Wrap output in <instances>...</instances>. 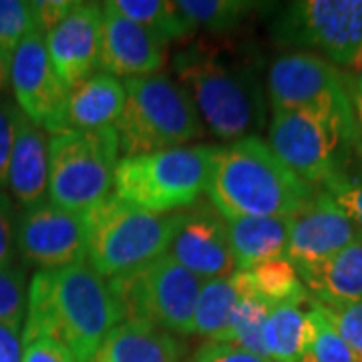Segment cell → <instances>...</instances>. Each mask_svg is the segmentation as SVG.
Segmentation results:
<instances>
[{
  "label": "cell",
  "instance_id": "6da1fadb",
  "mask_svg": "<svg viewBox=\"0 0 362 362\" xmlns=\"http://www.w3.org/2000/svg\"><path fill=\"white\" fill-rule=\"evenodd\" d=\"M123 322L109 286L89 264L35 274L26 294L23 344L40 337L63 342L75 362H90Z\"/></svg>",
  "mask_w": 362,
  "mask_h": 362
},
{
  "label": "cell",
  "instance_id": "7a4b0ae2",
  "mask_svg": "<svg viewBox=\"0 0 362 362\" xmlns=\"http://www.w3.org/2000/svg\"><path fill=\"white\" fill-rule=\"evenodd\" d=\"M206 194L226 220L294 218L316 197L256 135L211 147Z\"/></svg>",
  "mask_w": 362,
  "mask_h": 362
},
{
  "label": "cell",
  "instance_id": "3957f363",
  "mask_svg": "<svg viewBox=\"0 0 362 362\" xmlns=\"http://www.w3.org/2000/svg\"><path fill=\"white\" fill-rule=\"evenodd\" d=\"M173 69L202 123L216 137L240 141L264 125L266 99L246 63L223 57L216 47L194 45L173 59Z\"/></svg>",
  "mask_w": 362,
  "mask_h": 362
},
{
  "label": "cell",
  "instance_id": "277c9868",
  "mask_svg": "<svg viewBox=\"0 0 362 362\" xmlns=\"http://www.w3.org/2000/svg\"><path fill=\"white\" fill-rule=\"evenodd\" d=\"M83 218L89 266L111 280L163 256L177 230L180 211L153 214L111 194Z\"/></svg>",
  "mask_w": 362,
  "mask_h": 362
},
{
  "label": "cell",
  "instance_id": "5b68a950",
  "mask_svg": "<svg viewBox=\"0 0 362 362\" xmlns=\"http://www.w3.org/2000/svg\"><path fill=\"white\" fill-rule=\"evenodd\" d=\"M125 107L115 129L125 157L177 149L204 133L187 90L165 75L127 78Z\"/></svg>",
  "mask_w": 362,
  "mask_h": 362
},
{
  "label": "cell",
  "instance_id": "8992f818",
  "mask_svg": "<svg viewBox=\"0 0 362 362\" xmlns=\"http://www.w3.org/2000/svg\"><path fill=\"white\" fill-rule=\"evenodd\" d=\"M121 141L115 127L65 129L49 139L51 204L87 214L111 195Z\"/></svg>",
  "mask_w": 362,
  "mask_h": 362
},
{
  "label": "cell",
  "instance_id": "52a82bcc",
  "mask_svg": "<svg viewBox=\"0 0 362 362\" xmlns=\"http://www.w3.org/2000/svg\"><path fill=\"white\" fill-rule=\"evenodd\" d=\"M211 147H177L119 159L113 195L153 214L194 206L206 192Z\"/></svg>",
  "mask_w": 362,
  "mask_h": 362
},
{
  "label": "cell",
  "instance_id": "ba28073f",
  "mask_svg": "<svg viewBox=\"0 0 362 362\" xmlns=\"http://www.w3.org/2000/svg\"><path fill=\"white\" fill-rule=\"evenodd\" d=\"M109 290L125 320L153 324L165 332L192 334L194 310L204 280L168 254L111 278Z\"/></svg>",
  "mask_w": 362,
  "mask_h": 362
},
{
  "label": "cell",
  "instance_id": "9c48e42d",
  "mask_svg": "<svg viewBox=\"0 0 362 362\" xmlns=\"http://www.w3.org/2000/svg\"><path fill=\"white\" fill-rule=\"evenodd\" d=\"M272 37L280 47L312 49L350 69L362 51V0L290 2L274 18Z\"/></svg>",
  "mask_w": 362,
  "mask_h": 362
},
{
  "label": "cell",
  "instance_id": "30bf717a",
  "mask_svg": "<svg viewBox=\"0 0 362 362\" xmlns=\"http://www.w3.org/2000/svg\"><path fill=\"white\" fill-rule=\"evenodd\" d=\"M358 125L314 111H276L268 145L290 171L308 185L328 183L338 173L342 143L356 141Z\"/></svg>",
  "mask_w": 362,
  "mask_h": 362
},
{
  "label": "cell",
  "instance_id": "8fae6325",
  "mask_svg": "<svg viewBox=\"0 0 362 362\" xmlns=\"http://www.w3.org/2000/svg\"><path fill=\"white\" fill-rule=\"evenodd\" d=\"M268 99L276 111H314L356 125L342 73L322 57L290 52L268 69Z\"/></svg>",
  "mask_w": 362,
  "mask_h": 362
},
{
  "label": "cell",
  "instance_id": "7c38bea8",
  "mask_svg": "<svg viewBox=\"0 0 362 362\" xmlns=\"http://www.w3.org/2000/svg\"><path fill=\"white\" fill-rule=\"evenodd\" d=\"M11 85L16 105L37 127L51 135L66 129L69 89L52 69L47 37L40 28H35L14 51Z\"/></svg>",
  "mask_w": 362,
  "mask_h": 362
},
{
  "label": "cell",
  "instance_id": "4fadbf2b",
  "mask_svg": "<svg viewBox=\"0 0 362 362\" xmlns=\"http://www.w3.org/2000/svg\"><path fill=\"white\" fill-rule=\"evenodd\" d=\"M16 244L30 264L45 270L85 264V218L40 199L39 204L26 207L16 221Z\"/></svg>",
  "mask_w": 362,
  "mask_h": 362
},
{
  "label": "cell",
  "instance_id": "5bb4252c",
  "mask_svg": "<svg viewBox=\"0 0 362 362\" xmlns=\"http://www.w3.org/2000/svg\"><path fill=\"white\" fill-rule=\"evenodd\" d=\"M165 254L204 282L235 274L228 221L211 202H195L180 211L177 230Z\"/></svg>",
  "mask_w": 362,
  "mask_h": 362
},
{
  "label": "cell",
  "instance_id": "9a60e30c",
  "mask_svg": "<svg viewBox=\"0 0 362 362\" xmlns=\"http://www.w3.org/2000/svg\"><path fill=\"white\" fill-rule=\"evenodd\" d=\"M101 25L103 4L77 2L75 11L45 35L52 69L66 89H73L81 81L97 73Z\"/></svg>",
  "mask_w": 362,
  "mask_h": 362
},
{
  "label": "cell",
  "instance_id": "2e32d148",
  "mask_svg": "<svg viewBox=\"0 0 362 362\" xmlns=\"http://www.w3.org/2000/svg\"><path fill=\"white\" fill-rule=\"evenodd\" d=\"M358 240L346 211L334 197L322 192L292 220L286 258L296 268L324 262Z\"/></svg>",
  "mask_w": 362,
  "mask_h": 362
},
{
  "label": "cell",
  "instance_id": "e0dca14e",
  "mask_svg": "<svg viewBox=\"0 0 362 362\" xmlns=\"http://www.w3.org/2000/svg\"><path fill=\"white\" fill-rule=\"evenodd\" d=\"M165 45L153 33L115 11L111 2H105L99 54V69L105 73L127 78L156 75L165 63Z\"/></svg>",
  "mask_w": 362,
  "mask_h": 362
},
{
  "label": "cell",
  "instance_id": "ac0fdd59",
  "mask_svg": "<svg viewBox=\"0 0 362 362\" xmlns=\"http://www.w3.org/2000/svg\"><path fill=\"white\" fill-rule=\"evenodd\" d=\"M8 185L14 197L25 207L35 206L49 189V141L21 111L16 117L13 159L8 169Z\"/></svg>",
  "mask_w": 362,
  "mask_h": 362
},
{
  "label": "cell",
  "instance_id": "d6986e66",
  "mask_svg": "<svg viewBox=\"0 0 362 362\" xmlns=\"http://www.w3.org/2000/svg\"><path fill=\"white\" fill-rule=\"evenodd\" d=\"M125 107V85L109 73H95L69 89L66 129L115 127Z\"/></svg>",
  "mask_w": 362,
  "mask_h": 362
},
{
  "label": "cell",
  "instance_id": "ffe728a7",
  "mask_svg": "<svg viewBox=\"0 0 362 362\" xmlns=\"http://www.w3.org/2000/svg\"><path fill=\"white\" fill-rule=\"evenodd\" d=\"M181 346L169 332L139 320L119 322L90 362H180Z\"/></svg>",
  "mask_w": 362,
  "mask_h": 362
},
{
  "label": "cell",
  "instance_id": "44dd1931",
  "mask_svg": "<svg viewBox=\"0 0 362 362\" xmlns=\"http://www.w3.org/2000/svg\"><path fill=\"white\" fill-rule=\"evenodd\" d=\"M296 270L304 288L320 304L362 302V240L352 242L324 262Z\"/></svg>",
  "mask_w": 362,
  "mask_h": 362
},
{
  "label": "cell",
  "instance_id": "7402d4cb",
  "mask_svg": "<svg viewBox=\"0 0 362 362\" xmlns=\"http://www.w3.org/2000/svg\"><path fill=\"white\" fill-rule=\"evenodd\" d=\"M292 220L294 218L226 220L235 270L244 272L270 259L286 258Z\"/></svg>",
  "mask_w": 362,
  "mask_h": 362
},
{
  "label": "cell",
  "instance_id": "603a6c76",
  "mask_svg": "<svg viewBox=\"0 0 362 362\" xmlns=\"http://www.w3.org/2000/svg\"><path fill=\"white\" fill-rule=\"evenodd\" d=\"M314 337L310 308L302 302L274 306L264 326V349L272 362H300Z\"/></svg>",
  "mask_w": 362,
  "mask_h": 362
},
{
  "label": "cell",
  "instance_id": "cb8c5ba5",
  "mask_svg": "<svg viewBox=\"0 0 362 362\" xmlns=\"http://www.w3.org/2000/svg\"><path fill=\"white\" fill-rule=\"evenodd\" d=\"M247 290H250V282L246 272H235L230 278L204 282L195 302L192 334L216 340L226 330L230 316Z\"/></svg>",
  "mask_w": 362,
  "mask_h": 362
},
{
  "label": "cell",
  "instance_id": "d4e9b609",
  "mask_svg": "<svg viewBox=\"0 0 362 362\" xmlns=\"http://www.w3.org/2000/svg\"><path fill=\"white\" fill-rule=\"evenodd\" d=\"M111 6L133 23L141 25L156 37L169 40L189 39L195 26L180 13L175 2L168 0H113Z\"/></svg>",
  "mask_w": 362,
  "mask_h": 362
},
{
  "label": "cell",
  "instance_id": "484cf974",
  "mask_svg": "<svg viewBox=\"0 0 362 362\" xmlns=\"http://www.w3.org/2000/svg\"><path fill=\"white\" fill-rule=\"evenodd\" d=\"M252 292L272 308L288 302H306L308 292L300 280L296 266L288 258H276L244 270Z\"/></svg>",
  "mask_w": 362,
  "mask_h": 362
},
{
  "label": "cell",
  "instance_id": "4316f807",
  "mask_svg": "<svg viewBox=\"0 0 362 362\" xmlns=\"http://www.w3.org/2000/svg\"><path fill=\"white\" fill-rule=\"evenodd\" d=\"M270 310V304H266L262 298L256 296L250 288L238 302L235 310L230 316V322L220 337L216 338V342H226V344L247 350L256 356L268 358L266 349H264V326H266V318Z\"/></svg>",
  "mask_w": 362,
  "mask_h": 362
},
{
  "label": "cell",
  "instance_id": "83f0119b",
  "mask_svg": "<svg viewBox=\"0 0 362 362\" xmlns=\"http://www.w3.org/2000/svg\"><path fill=\"white\" fill-rule=\"evenodd\" d=\"M175 6L195 28H207L211 33L232 30L256 8L247 0H180Z\"/></svg>",
  "mask_w": 362,
  "mask_h": 362
},
{
  "label": "cell",
  "instance_id": "f1b7e54d",
  "mask_svg": "<svg viewBox=\"0 0 362 362\" xmlns=\"http://www.w3.org/2000/svg\"><path fill=\"white\" fill-rule=\"evenodd\" d=\"M37 16L30 2L0 0V54L11 61L18 45L35 30Z\"/></svg>",
  "mask_w": 362,
  "mask_h": 362
},
{
  "label": "cell",
  "instance_id": "f546056e",
  "mask_svg": "<svg viewBox=\"0 0 362 362\" xmlns=\"http://www.w3.org/2000/svg\"><path fill=\"white\" fill-rule=\"evenodd\" d=\"M312 322H314V337L310 346L302 354L300 362H358L346 342L338 337L332 324L318 312L314 300L310 302Z\"/></svg>",
  "mask_w": 362,
  "mask_h": 362
},
{
  "label": "cell",
  "instance_id": "4dcf8cb0",
  "mask_svg": "<svg viewBox=\"0 0 362 362\" xmlns=\"http://www.w3.org/2000/svg\"><path fill=\"white\" fill-rule=\"evenodd\" d=\"M26 314L25 270L16 266L0 268V324L18 328Z\"/></svg>",
  "mask_w": 362,
  "mask_h": 362
},
{
  "label": "cell",
  "instance_id": "1f68e13d",
  "mask_svg": "<svg viewBox=\"0 0 362 362\" xmlns=\"http://www.w3.org/2000/svg\"><path fill=\"white\" fill-rule=\"evenodd\" d=\"M314 304L324 318L332 324L338 337L346 342V346L352 350L356 361L362 362V302L320 304L314 300Z\"/></svg>",
  "mask_w": 362,
  "mask_h": 362
},
{
  "label": "cell",
  "instance_id": "d6a6232c",
  "mask_svg": "<svg viewBox=\"0 0 362 362\" xmlns=\"http://www.w3.org/2000/svg\"><path fill=\"white\" fill-rule=\"evenodd\" d=\"M326 187L338 206L346 211L358 233V240H362V180H349L346 175L338 173L334 180L326 183Z\"/></svg>",
  "mask_w": 362,
  "mask_h": 362
},
{
  "label": "cell",
  "instance_id": "836d02e7",
  "mask_svg": "<svg viewBox=\"0 0 362 362\" xmlns=\"http://www.w3.org/2000/svg\"><path fill=\"white\" fill-rule=\"evenodd\" d=\"M18 113H21L18 105L11 101H0V185L8 183V169H11V159H13Z\"/></svg>",
  "mask_w": 362,
  "mask_h": 362
},
{
  "label": "cell",
  "instance_id": "e575fe53",
  "mask_svg": "<svg viewBox=\"0 0 362 362\" xmlns=\"http://www.w3.org/2000/svg\"><path fill=\"white\" fill-rule=\"evenodd\" d=\"M23 362H75V358L63 342L40 337L26 342Z\"/></svg>",
  "mask_w": 362,
  "mask_h": 362
},
{
  "label": "cell",
  "instance_id": "d590c367",
  "mask_svg": "<svg viewBox=\"0 0 362 362\" xmlns=\"http://www.w3.org/2000/svg\"><path fill=\"white\" fill-rule=\"evenodd\" d=\"M194 362H272L268 358L256 356L247 350L238 349L226 342L209 340L202 349L197 350Z\"/></svg>",
  "mask_w": 362,
  "mask_h": 362
},
{
  "label": "cell",
  "instance_id": "8d00e7d4",
  "mask_svg": "<svg viewBox=\"0 0 362 362\" xmlns=\"http://www.w3.org/2000/svg\"><path fill=\"white\" fill-rule=\"evenodd\" d=\"M30 4L37 16V26L45 35L59 23H63L77 6V2H71V0H42V2H30Z\"/></svg>",
  "mask_w": 362,
  "mask_h": 362
},
{
  "label": "cell",
  "instance_id": "74e56055",
  "mask_svg": "<svg viewBox=\"0 0 362 362\" xmlns=\"http://www.w3.org/2000/svg\"><path fill=\"white\" fill-rule=\"evenodd\" d=\"M14 240H16V228H14L13 206L6 195L0 194V268L13 266Z\"/></svg>",
  "mask_w": 362,
  "mask_h": 362
},
{
  "label": "cell",
  "instance_id": "f35d334b",
  "mask_svg": "<svg viewBox=\"0 0 362 362\" xmlns=\"http://www.w3.org/2000/svg\"><path fill=\"white\" fill-rule=\"evenodd\" d=\"M23 334L18 328L0 324V362H23Z\"/></svg>",
  "mask_w": 362,
  "mask_h": 362
},
{
  "label": "cell",
  "instance_id": "ab89813d",
  "mask_svg": "<svg viewBox=\"0 0 362 362\" xmlns=\"http://www.w3.org/2000/svg\"><path fill=\"white\" fill-rule=\"evenodd\" d=\"M352 71V90L354 97H362V51L358 54V59L354 61V65L350 66Z\"/></svg>",
  "mask_w": 362,
  "mask_h": 362
},
{
  "label": "cell",
  "instance_id": "60d3db41",
  "mask_svg": "<svg viewBox=\"0 0 362 362\" xmlns=\"http://www.w3.org/2000/svg\"><path fill=\"white\" fill-rule=\"evenodd\" d=\"M6 81H11V61L0 54V93L6 87Z\"/></svg>",
  "mask_w": 362,
  "mask_h": 362
},
{
  "label": "cell",
  "instance_id": "b9f144b4",
  "mask_svg": "<svg viewBox=\"0 0 362 362\" xmlns=\"http://www.w3.org/2000/svg\"><path fill=\"white\" fill-rule=\"evenodd\" d=\"M354 107H356V113H358V123H361V129H362V97H354Z\"/></svg>",
  "mask_w": 362,
  "mask_h": 362
}]
</instances>
